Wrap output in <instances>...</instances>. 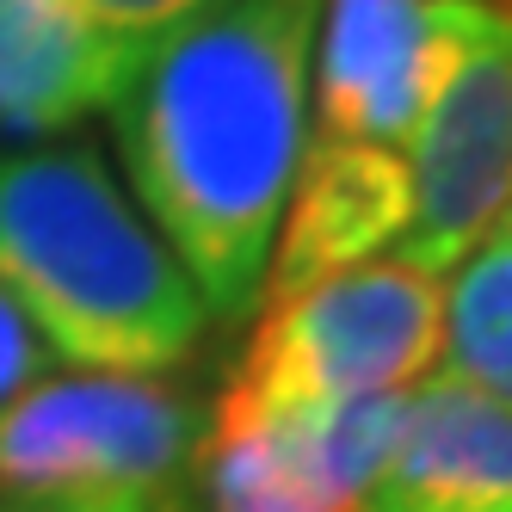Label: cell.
Wrapping results in <instances>:
<instances>
[{"mask_svg": "<svg viewBox=\"0 0 512 512\" xmlns=\"http://www.w3.org/2000/svg\"><path fill=\"white\" fill-rule=\"evenodd\" d=\"M56 371V352L44 346V334L25 321V309L0 290V414L13 408L25 389H38Z\"/></svg>", "mask_w": 512, "mask_h": 512, "instance_id": "7c38bea8", "label": "cell"}, {"mask_svg": "<svg viewBox=\"0 0 512 512\" xmlns=\"http://www.w3.org/2000/svg\"><path fill=\"white\" fill-rule=\"evenodd\" d=\"M0 290L81 371L173 377L210 334L186 266L87 136L0 155Z\"/></svg>", "mask_w": 512, "mask_h": 512, "instance_id": "7a4b0ae2", "label": "cell"}, {"mask_svg": "<svg viewBox=\"0 0 512 512\" xmlns=\"http://www.w3.org/2000/svg\"><path fill=\"white\" fill-rule=\"evenodd\" d=\"M408 223H414V179L395 149H377V142H309L297 186L284 198L272 253H266L260 303L383 260L389 247H401Z\"/></svg>", "mask_w": 512, "mask_h": 512, "instance_id": "ba28073f", "label": "cell"}, {"mask_svg": "<svg viewBox=\"0 0 512 512\" xmlns=\"http://www.w3.org/2000/svg\"><path fill=\"white\" fill-rule=\"evenodd\" d=\"M253 340L229 389L278 408L408 395L445 364V278L383 253L253 309Z\"/></svg>", "mask_w": 512, "mask_h": 512, "instance_id": "277c9868", "label": "cell"}, {"mask_svg": "<svg viewBox=\"0 0 512 512\" xmlns=\"http://www.w3.org/2000/svg\"><path fill=\"white\" fill-rule=\"evenodd\" d=\"M401 161L414 223L395 253L445 278L512 210V0H451V56Z\"/></svg>", "mask_w": 512, "mask_h": 512, "instance_id": "5b68a950", "label": "cell"}, {"mask_svg": "<svg viewBox=\"0 0 512 512\" xmlns=\"http://www.w3.org/2000/svg\"><path fill=\"white\" fill-rule=\"evenodd\" d=\"M371 512H512V401L438 364L395 408Z\"/></svg>", "mask_w": 512, "mask_h": 512, "instance_id": "9c48e42d", "label": "cell"}, {"mask_svg": "<svg viewBox=\"0 0 512 512\" xmlns=\"http://www.w3.org/2000/svg\"><path fill=\"white\" fill-rule=\"evenodd\" d=\"M445 371L512 401V229L506 223L445 284Z\"/></svg>", "mask_w": 512, "mask_h": 512, "instance_id": "30bf717a", "label": "cell"}, {"mask_svg": "<svg viewBox=\"0 0 512 512\" xmlns=\"http://www.w3.org/2000/svg\"><path fill=\"white\" fill-rule=\"evenodd\" d=\"M401 395L278 408L216 389L192 469L198 512H371Z\"/></svg>", "mask_w": 512, "mask_h": 512, "instance_id": "8992f818", "label": "cell"}, {"mask_svg": "<svg viewBox=\"0 0 512 512\" xmlns=\"http://www.w3.org/2000/svg\"><path fill=\"white\" fill-rule=\"evenodd\" d=\"M0 512H99V506H38V500H7L0 494ZM124 512H198V506H124Z\"/></svg>", "mask_w": 512, "mask_h": 512, "instance_id": "4fadbf2b", "label": "cell"}, {"mask_svg": "<svg viewBox=\"0 0 512 512\" xmlns=\"http://www.w3.org/2000/svg\"><path fill=\"white\" fill-rule=\"evenodd\" d=\"M506 229H512V210H506Z\"/></svg>", "mask_w": 512, "mask_h": 512, "instance_id": "5bb4252c", "label": "cell"}, {"mask_svg": "<svg viewBox=\"0 0 512 512\" xmlns=\"http://www.w3.org/2000/svg\"><path fill=\"white\" fill-rule=\"evenodd\" d=\"M210 401L173 377L50 371L0 414V494L38 506H198Z\"/></svg>", "mask_w": 512, "mask_h": 512, "instance_id": "3957f363", "label": "cell"}, {"mask_svg": "<svg viewBox=\"0 0 512 512\" xmlns=\"http://www.w3.org/2000/svg\"><path fill=\"white\" fill-rule=\"evenodd\" d=\"M62 13H75L81 25L105 31V38H130V44H149L161 31L186 25L210 7H223V0H56Z\"/></svg>", "mask_w": 512, "mask_h": 512, "instance_id": "8fae6325", "label": "cell"}, {"mask_svg": "<svg viewBox=\"0 0 512 512\" xmlns=\"http://www.w3.org/2000/svg\"><path fill=\"white\" fill-rule=\"evenodd\" d=\"M321 0H223L142 44L112 136L124 192L173 247L210 327L260 309L266 253L309 155Z\"/></svg>", "mask_w": 512, "mask_h": 512, "instance_id": "6da1fadb", "label": "cell"}, {"mask_svg": "<svg viewBox=\"0 0 512 512\" xmlns=\"http://www.w3.org/2000/svg\"><path fill=\"white\" fill-rule=\"evenodd\" d=\"M451 56V0H321L309 118L321 142L408 149Z\"/></svg>", "mask_w": 512, "mask_h": 512, "instance_id": "52a82bcc", "label": "cell"}]
</instances>
